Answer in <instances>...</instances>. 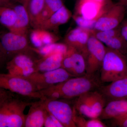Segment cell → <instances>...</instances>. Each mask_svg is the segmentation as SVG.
Here are the masks:
<instances>
[{"mask_svg":"<svg viewBox=\"0 0 127 127\" xmlns=\"http://www.w3.org/2000/svg\"><path fill=\"white\" fill-rule=\"evenodd\" d=\"M100 76L96 73L74 77L65 81L45 89L39 92L41 99H69L98 90L102 85Z\"/></svg>","mask_w":127,"mask_h":127,"instance_id":"6da1fadb","label":"cell"},{"mask_svg":"<svg viewBox=\"0 0 127 127\" xmlns=\"http://www.w3.org/2000/svg\"><path fill=\"white\" fill-rule=\"evenodd\" d=\"M102 83H111L127 76V63L124 55L107 47L100 70Z\"/></svg>","mask_w":127,"mask_h":127,"instance_id":"7a4b0ae2","label":"cell"},{"mask_svg":"<svg viewBox=\"0 0 127 127\" xmlns=\"http://www.w3.org/2000/svg\"><path fill=\"white\" fill-rule=\"evenodd\" d=\"M31 103L14 95L5 100L0 105V127H25L24 111Z\"/></svg>","mask_w":127,"mask_h":127,"instance_id":"3957f363","label":"cell"},{"mask_svg":"<svg viewBox=\"0 0 127 127\" xmlns=\"http://www.w3.org/2000/svg\"><path fill=\"white\" fill-rule=\"evenodd\" d=\"M107 103L98 90L91 91L77 97L73 108L78 113L90 119L100 117Z\"/></svg>","mask_w":127,"mask_h":127,"instance_id":"277c9868","label":"cell"},{"mask_svg":"<svg viewBox=\"0 0 127 127\" xmlns=\"http://www.w3.org/2000/svg\"><path fill=\"white\" fill-rule=\"evenodd\" d=\"M0 87L22 96L41 98L39 91L29 80L9 73H0Z\"/></svg>","mask_w":127,"mask_h":127,"instance_id":"5b68a950","label":"cell"},{"mask_svg":"<svg viewBox=\"0 0 127 127\" xmlns=\"http://www.w3.org/2000/svg\"><path fill=\"white\" fill-rule=\"evenodd\" d=\"M74 77L65 69L61 67L48 71L37 72L24 77L31 82L37 91H39Z\"/></svg>","mask_w":127,"mask_h":127,"instance_id":"8992f818","label":"cell"},{"mask_svg":"<svg viewBox=\"0 0 127 127\" xmlns=\"http://www.w3.org/2000/svg\"><path fill=\"white\" fill-rule=\"evenodd\" d=\"M94 33L89 39L85 57L87 74H96L100 71L106 50V47L96 38Z\"/></svg>","mask_w":127,"mask_h":127,"instance_id":"52a82bcc","label":"cell"},{"mask_svg":"<svg viewBox=\"0 0 127 127\" xmlns=\"http://www.w3.org/2000/svg\"><path fill=\"white\" fill-rule=\"evenodd\" d=\"M0 43L7 57L32 51L30 45L27 35H21L9 31L1 34Z\"/></svg>","mask_w":127,"mask_h":127,"instance_id":"ba28073f","label":"cell"},{"mask_svg":"<svg viewBox=\"0 0 127 127\" xmlns=\"http://www.w3.org/2000/svg\"><path fill=\"white\" fill-rule=\"evenodd\" d=\"M126 7L120 3L109 6L98 19L94 30L104 31L112 30L119 26L124 20Z\"/></svg>","mask_w":127,"mask_h":127,"instance_id":"9c48e42d","label":"cell"},{"mask_svg":"<svg viewBox=\"0 0 127 127\" xmlns=\"http://www.w3.org/2000/svg\"><path fill=\"white\" fill-rule=\"evenodd\" d=\"M43 100L48 112L56 118L64 127H77L74 121L73 108L68 103L59 99Z\"/></svg>","mask_w":127,"mask_h":127,"instance_id":"30bf717a","label":"cell"},{"mask_svg":"<svg viewBox=\"0 0 127 127\" xmlns=\"http://www.w3.org/2000/svg\"><path fill=\"white\" fill-rule=\"evenodd\" d=\"M36 61L28 53H20L7 62L6 68L10 74L26 77L37 72Z\"/></svg>","mask_w":127,"mask_h":127,"instance_id":"8fae6325","label":"cell"},{"mask_svg":"<svg viewBox=\"0 0 127 127\" xmlns=\"http://www.w3.org/2000/svg\"><path fill=\"white\" fill-rule=\"evenodd\" d=\"M94 30L78 27L71 30L66 35L65 43L68 46L74 48L83 55L85 58L87 51L89 39Z\"/></svg>","mask_w":127,"mask_h":127,"instance_id":"7c38bea8","label":"cell"},{"mask_svg":"<svg viewBox=\"0 0 127 127\" xmlns=\"http://www.w3.org/2000/svg\"><path fill=\"white\" fill-rule=\"evenodd\" d=\"M112 4L105 5L96 0H79L76 6L75 15L88 20L98 19Z\"/></svg>","mask_w":127,"mask_h":127,"instance_id":"4fadbf2b","label":"cell"},{"mask_svg":"<svg viewBox=\"0 0 127 127\" xmlns=\"http://www.w3.org/2000/svg\"><path fill=\"white\" fill-rule=\"evenodd\" d=\"M107 101L127 100V76L112 82L98 89Z\"/></svg>","mask_w":127,"mask_h":127,"instance_id":"5bb4252c","label":"cell"},{"mask_svg":"<svg viewBox=\"0 0 127 127\" xmlns=\"http://www.w3.org/2000/svg\"><path fill=\"white\" fill-rule=\"evenodd\" d=\"M48 111L44 104V100L32 102L27 115L26 116L25 127H44Z\"/></svg>","mask_w":127,"mask_h":127,"instance_id":"9a60e30c","label":"cell"},{"mask_svg":"<svg viewBox=\"0 0 127 127\" xmlns=\"http://www.w3.org/2000/svg\"><path fill=\"white\" fill-rule=\"evenodd\" d=\"M72 16L71 12L64 5L47 20L40 24L36 28L49 31H57L59 26L66 23Z\"/></svg>","mask_w":127,"mask_h":127,"instance_id":"2e32d148","label":"cell"},{"mask_svg":"<svg viewBox=\"0 0 127 127\" xmlns=\"http://www.w3.org/2000/svg\"><path fill=\"white\" fill-rule=\"evenodd\" d=\"M10 7L15 11L17 18L15 25L9 31L21 35H27L28 28L31 25L27 8L21 4H16L15 3Z\"/></svg>","mask_w":127,"mask_h":127,"instance_id":"e0dca14e","label":"cell"},{"mask_svg":"<svg viewBox=\"0 0 127 127\" xmlns=\"http://www.w3.org/2000/svg\"><path fill=\"white\" fill-rule=\"evenodd\" d=\"M127 113V100H112L107 103L99 118L113 119Z\"/></svg>","mask_w":127,"mask_h":127,"instance_id":"ac0fdd59","label":"cell"},{"mask_svg":"<svg viewBox=\"0 0 127 127\" xmlns=\"http://www.w3.org/2000/svg\"><path fill=\"white\" fill-rule=\"evenodd\" d=\"M64 54L61 52L55 53L36 60L37 72L48 71L61 67Z\"/></svg>","mask_w":127,"mask_h":127,"instance_id":"d6986e66","label":"cell"},{"mask_svg":"<svg viewBox=\"0 0 127 127\" xmlns=\"http://www.w3.org/2000/svg\"><path fill=\"white\" fill-rule=\"evenodd\" d=\"M32 43L36 48H39L56 43L59 40L58 37L49 31L40 28H35L30 34Z\"/></svg>","mask_w":127,"mask_h":127,"instance_id":"ffe728a7","label":"cell"},{"mask_svg":"<svg viewBox=\"0 0 127 127\" xmlns=\"http://www.w3.org/2000/svg\"><path fill=\"white\" fill-rule=\"evenodd\" d=\"M68 46L70 52L71 59L72 75L75 77L86 75V63L84 56L74 48Z\"/></svg>","mask_w":127,"mask_h":127,"instance_id":"44dd1931","label":"cell"},{"mask_svg":"<svg viewBox=\"0 0 127 127\" xmlns=\"http://www.w3.org/2000/svg\"><path fill=\"white\" fill-rule=\"evenodd\" d=\"M45 0H30L28 7L30 16V24L34 28H36L44 7Z\"/></svg>","mask_w":127,"mask_h":127,"instance_id":"7402d4cb","label":"cell"},{"mask_svg":"<svg viewBox=\"0 0 127 127\" xmlns=\"http://www.w3.org/2000/svg\"><path fill=\"white\" fill-rule=\"evenodd\" d=\"M64 5L63 0H45L44 7L35 28L57 11Z\"/></svg>","mask_w":127,"mask_h":127,"instance_id":"603a6c76","label":"cell"},{"mask_svg":"<svg viewBox=\"0 0 127 127\" xmlns=\"http://www.w3.org/2000/svg\"><path fill=\"white\" fill-rule=\"evenodd\" d=\"M16 18V14L13 8L8 6H0V24L9 31L15 25Z\"/></svg>","mask_w":127,"mask_h":127,"instance_id":"cb8c5ba5","label":"cell"},{"mask_svg":"<svg viewBox=\"0 0 127 127\" xmlns=\"http://www.w3.org/2000/svg\"><path fill=\"white\" fill-rule=\"evenodd\" d=\"M68 48L65 43H56L46 45L39 48H32L33 51L41 55L42 57L57 52L64 54Z\"/></svg>","mask_w":127,"mask_h":127,"instance_id":"d4e9b609","label":"cell"},{"mask_svg":"<svg viewBox=\"0 0 127 127\" xmlns=\"http://www.w3.org/2000/svg\"><path fill=\"white\" fill-rule=\"evenodd\" d=\"M104 44L107 47L116 50L125 56L127 53V42L121 32L110 37Z\"/></svg>","mask_w":127,"mask_h":127,"instance_id":"484cf974","label":"cell"},{"mask_svg":"<svg viewBox=\"0 0 127 127\" xmlns=\"http://www.w3.org/2000/svg\"><path fill=\"white\" fill-rule=\"evenodd\" d=\"M74 111V121L77 127H106L105 125L99 118L91 119L89 120L85 119L84 117L78 113L73 107Z\"/></svg>","mask_w":127,"mask_h":127,"instance_id":"4316f807","label":"cell"},{"mask_svg":"<svg viewBox=\"0 0 127 127\" xmlns=\"http://www.w3.org/2000/svg\"><path fill=\"white\" fill-rule=\"evenodd\" d=\"M72 17L78 27L92 30H94L95 24L98 19L88 20L75 14Z\"/></svg>","mask_w":127,"mask_h":127,"instance_id":"83f0119b","label":"cell"},{"mask_svg":"<svg viewBox=\"0 0 127 127\" xmlns=\"http://www.w3.org/2000/svg\"><path fill=\"white\" fill-rule=\"evenodd\" d=\"M44 127H64L62 124L56 118L48 112L46 116Z\"/></svg>","mask_w":127,"mask_h":127,"instance_id":"f1b7e54d","label":"cell"},{"mask_svg":"<svg viewBox=\"0 0 127 127\" xmlns=\"http://www.w3.org/2000/svg\"><path fill=\"white\" fill-rule=\"evenodd\" d=\"M114 123L119 127H127V113L113 119Z\"/></svg>","mask_w":127,"mask_h":127,"instance_id":"f546056e","label":"cell"},{"mask_svg":"<svg viewBox=\"0 0 127 127\" xmlns=\"http://www.w3.org/2000/svg\"><path fill=\"white\" fill-rule=\"evenodd\" d=\"M13 95V93L0 87V105L5 100Z\"/></svg>","mask_w":127,"mask_h":127,"instance_id":"4dcf8cb0","label":"cell"},{"mask_svg":"<svg viewBox=\"0 0 127 127\" xmlns=\"http://www.w3.org/2000/svg\"><path fill=\"white\" fill-rule=\"evenodd\" d=\"M120 32L127 42V19L124 20L120 25Z\"/></svg>","mask_w":127,"mask_h":127,"instance_id":"1f68e13d","label":"cell"},{"mask_svg":"<svg viewBox=\"0 0 127 127\" xmlns=\"http://www.w3.org/2000/svg\"><path fill=\"white\" fill-rule=\"evenodd\" d=\"M7 56L0 43V66L7 59Z\"/></svg>","mask_w":127,"mask_h":127,"instance_id":"d6a6232c","label":"cell"},{"mask_svg":"<svg viewBox=\"0 0 127 127\" xmlns=\"http://www.w3.org/2000/svg\"><path fill=\"white\" fill-rule=\"evenodd\" d=\"M15 2L14 0H0V6H6L10 7Z\"/></svg>","mask_w":127,"mask_h":127,"instance_id":"836d02e7","label":"cell"},{"mask_svg":"<svg viewBox=\"0 0 127 127\" xmlns=\"http://www.w3.org/2000/svg\"><path fill=\"white\" fill-rule=\"evenodd\" d=\"M15 2H17L25 6L28 9V5L30 0H14Z\"/></svg>","mask_w":127,"mask_h":127,"instance_id":"e575fe53","label":"cell"},{"mask_svg":"<svg viewBox=\"0 0 127 127\" xmlns=\"http://www.w3.org/2000/svg\"><path fill=\"white\" fill-rule=\"evenodd\" d=\"M105 5H109L113 4L112 0H96Z\"/></svg>","mask_w":127,"mask_h":127,"instance_id":"d590c367","label":"cell"},{"mask_svg":"<svg viewBox=\"0 0 127 127\" xmlns=\"http://www.w3.org/2000/svg\"><path fill=\"white\" fill-rule=\"evenodd\" d=\"M118 3L124 5L127 2V0H118Z\"/></svg>","mask_w":127,"mask_h":127,"instance_id":"8d00e7d4","label":"cell"},{"mask_svg":"<svg viewBox=\"0 0 127 127\" xmlns=\"http://www.w3.org/2000/svg\"><path fill=\"white\" fill-rule=\"evenodd\" d=\"M124 6H125V7H126V8H127V2Z\"/></svg>","mask_w":127,"mask_h":127,"instance_id":"74e56055","label":"cell"},{"mask_svg":"<svg viewBox=\"0 0 127 127\" xmlns=\"http://www.w3.org/2000/svg\"><path fill=\"white\" fill-rule=\"evenodd\" d=\"M125 58H126V60H127V53L126 54V55L125 56Z\"/></svg>","mask_w":127,"mask_h":127,"instance_id":"f35d334b","label":"cell"}]
</instances>
